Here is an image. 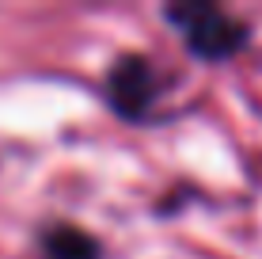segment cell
Listing matches in <instances>:
<instances>
[{"mask_svg": "<svg viewBox=\"0 0 262 259\" xmlns=\"http://www.w3.org/2000/svg\"><path fill=\"white\" fill-rule=\"evenodd\" d=\"M164 15L179 27L186 46L205 61L232 57V53L247 42V27L239 19H232V15L224 12V8H216V4H175V8H167Z\"/></svg>", "mask_w": 262, "mask_h": 259, "instance_id": "obj_1", "label": "cell"}, {"mask_svg": "<svg viewBox=\"0 0 262 259\" xmlns=\"http://www.w3.org/2000/svg\"><path fill=\"white\" fill-rule=\"evenodd\" d=\"M106 99L111 107L122 114V118H144V111L156 99V76H152V65L137 53L122 57L118 65L106 76Z\"/></svg>", "mask_w": 262, "mask_h": 259, "instance_id": "obj_2", "label": "cell"}, {"mask_svg": "<svg viewBox=\"0 0 262 259\" xmlns=\"http://www.w3.org/2000/svg\"><path fill=\"white\" fill-rule=\"evenodd\" d=\"M42 259H99V244L72 225H57L42 236Z\"/></svg>", "mask_w": 262, "mask_h": 259, "instance_id": "obj_3", "label": "cell"}]
</instances>
